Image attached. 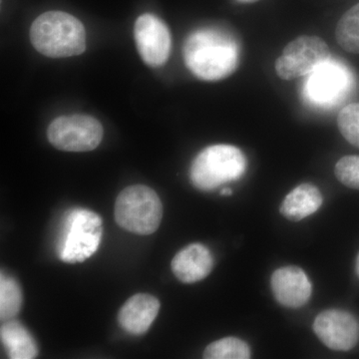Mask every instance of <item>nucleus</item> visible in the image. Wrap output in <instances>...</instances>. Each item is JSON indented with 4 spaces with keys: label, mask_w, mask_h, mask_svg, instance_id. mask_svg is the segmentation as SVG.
I'll return each instance as SVG.
<instances>
[{
    "label": "nucleus",
    "mask_w": 359,
    "mask_h": 359,
    "mask_svg": "<svg viewBox=\"0 0 359 359\" xmlns=\"http://www.w3.org/2000/svg\"><path fill=\"white\" fill-rule=\"evenodd\" d=\"M184 60L196 77L205 81H219L237 70L240 46L237 39L219 28H201L187 37Z\"/></svg>",
    "instance_id": "1"
},
{
    "label": "nucleus",
    "mask_w": 359,
    "mask_h": 359,
    "mask_svg": "<svg viewBox=\"0 0 359 359\" xmlns=\"http://www.w3.org/2000/svg\"><path fill=\"white\" fill-rule=\"evenodd\" d=\"M34 48L51 58L80 55L86 49L81 21L63 11H47L33 21L29 33Z\"/></svg>",
    "instance_id": "2"
},
{
    "label": "nucleus",
    "mask_w": 359,
    "mask_h": 359,
    "mask_svg": "<svg viewBox=\"0 0 359 359\" xmlns=\"http://www.w3.org/2000/svg\"><path fill=\"white\" fill-rule=\"evenodd\" d=\"M247 166L245 155L236 146H209L201 151L191 165V183L198 190L209 192L242 178Z\"/></svg>",
    "instance_id": "3"
},
{
    "label": "nucleus",
    "mask_w": 359,
    "mask_h": 359,
    "mask_svg": "<svg viewBox=\"0 0 359 359\" xmlns=\"http://www.w3.org/2000/svg\"><path fill=\"white\" fill-rule=\"evenodd\" d=\"M59 236V259L82 263L93 256L102 240V219L90 210L76 208L66 214Z\"/></svg>",
    "instance_id": "4"
},
{
    "label": "nucleus",
    "mask_w": 359,
    "mask_h": 359,
    "mask_svg": "<svg viewBox=\"0 0 359 359\" xmlns=\"http://www.w3.org/2000/svg\"><path fill=\"white\" fill-rule=\"evenodd\" d=\"M162 218L163 205L159 196L147 186L127 187L116 199V223L136 235L155 233Z\"/></svg>",
    "instance_id": "5"
},
{
    "label": "nucleus",
    "mask_w": 359,
    "mask_h": 359,
    "mask_svg": "<svg viewBox=\"0 0 359 359\" xmlns=\"http://www.w3.org/2000/svg\"><path fill=\"white\" fill-rule=\"evenodd\" d=\"M351 85V75L346 67L330 58L308 75L302 95L309 105L328 109L346 98Z\"/></svg>",
    "instance_id": "6"
},
{
    "label": "nucleus",
    "mask_w": 359,
    "mask_h": 359,
    "mask_svg": "<svg viewBox=\"0 0 359 359\" xmlns=\"http://www.w3.org/2000/svg\"><path fill=\"white\" fill-rule=\"evenodd\" d=\"M103 127L91 116H61L49 125L47 137L51 145L66 152H88L100 145Z\"/></svg>",
    "instance_id": "7"
},
{
    "label": "nucleus",
    "mask_w": 359,
    "mask_h": 359,
    "mask_svg": "<svg viewBox=\"0 0 359 359\" xmlns=\"http://www.w3.org/2000/svg\"><path fill=\"white\" fill-rule=\"evenodd\" d=\"M330 58L325 40L313 35H302L290 42L276 61V72L283 80L308 76Z\"/></svg>",
    "instance_id": "8"
},
{
    "label": "nucleus",
    "mask_w": 359,
    "mask_h": 359,
    "mask_svg": "<svg viewBox=\"0 0 359 359\" xmlns=\"http://www.w3.org/2000/svg\"><path fill=\"white\" fill-rule=\"evenodd\" d=\"M134 37L139 54L146 65L160 67L171 53L172 40L168 26L154 14H142L134 26Z\"/></svg>",
    "instance_id": "9"
},
{
    "label": "nucleus",
    "mask_w": 359,
    "mask_h": 359,
    "mask_svg": "<svg viewBox=\"0 0 359 359\" xmlns=\"http://www.w3.org/2000/svg\"><path fill=\"white\" fill-rule=\"evenodd\" d=\"M313 332L332 351H348L359 340V323L353 313L342 309L321 311L313 323Z\"/></svg>",
    "instance_id": "10"
},
{
    "label": "nucleus",
    "mask_w": 359,
    "mask_h": 359,
    "mask_svg": "<svg viewBox=\"0 0 359 359\" xmlns=\"http://www.w3.org/2000/svg\"><path fill=\"white\" fill-rule=\"evenodd\" d=\"M271 287L278 304L289 309H299L308 304L313 285L304 269L283 266L276 269L271 278Z\"/></svg>",
    "instance_id": "11"
},
{
    "label": "nucleus",
    "mask_w": 359,
    "mask_h": 359,
    "mask_svg": "<svg viewBox=\"0 0 359 359\" xmlns=\"http://www.w3.org/2000/svg\"><path fill=\"white\" fill-rule=\"evenodd\" d=\"M159 311L158 299L148 294H137L123 304L118 313V323L130 334H144L154 323Z\"/></svg>",
    "instance_id": "12"
},
{
    "label": "nucleus",
    "mask_w": 359,
    "mask_h": 359,
    "mask_svg": "<svg viewBox=\"0 0 359 359\" xmlns=\"http://www.w3.org/2000/svg\"><path fill=\"white\" fill-rule=\"evenodd\" d=\"M171 266L172 271L180 282L198 283L211 273L214 257L211 250L204 245H189L174 257Z\"/></svg>",
    "instance_id": "13"
},
{
    "label": "nucleus",
    "mask_w": 359,
    "mask_h": 359,
    "mask_svg": "<svg viewBox=\"0 0 359 359\" xmlns=\"http://www.w3.org/2000/svg\"><path fill=\"white\" fill-rule=\"evenodd\" d=\"M323 197L313 184H302L287 194L280 205V214L290 221H302L320 210Z\"/></svg>",
    "instance_id": "14"
},
{
    "label": "nucleus",
    "mask_w": 359,
    "mask_h": 359,
    "mask_svg": "<svg viewBox=\"0 0 359 359\" xmlns=\"http://www.w3.org/2000/svg\"><path fill=\"white\" fill-rule=\"evenodd\" d=\"M0 337L9 358L32 359L39 354V347L32 335L14 318L4 321Z\"/></svg>",
    "instance_id": "15"
},
{
    "label": "nucleus",
    "mask_w": 359,
    "mask_h": 359,
    "mask_svg": "<svg viewBox=\"0 0 359 359\" xmlns=\"http://www.w3.org/2000/svg\"><path fill=\"white\" fill-rule=\"evenodd\" d=\"M335 39L344 50L359 54V4L341 16L335 28Z\"/></svg>",
    "instance_id": "16"
},
{
    "label": "nucleus",
    "mask_w": 359,
    "mask_h": 359,
    "mask_svg": "<svg viewBox=\"0 0 359 359\" xmlns=\"http://www.w3.org/2000/svg\"><path fill=\"white\" fill-rule=\"evenodd\" d=\"M22 292L13 276L4 271L0 276V318L2 321L13 320L20 313Z\"/></svg>",
    "instance_id": "17"
},
{
    "label": "nucleus",
    "mask_w": 359,
    "mask_h": 359,
    "mask_svg": "<svg viewBox=\"0 0 359 359\" xmlns=\"http://www.w3.org/2000/svg\"><path fill=\"white\" fill-rule=\"evenodd\" d=\"M252 356L249 344L238 337H224L205 347V359H248Z\"/></svg>",
    "instance_id": "18"
},
{
    "label": "nucleus",
    "mask_w": 359,
    "mask_h": 359,
    "mask_svg": "<svg viewBox=\"0 0 359 359\" xmlns=\"http://www.w3.org/2000/svg\"><path fill=\"white\" fill-rule=\"evenodd\" d=\"M337 126L344 138L359 148V103L349 104L340 110Z\"/></svg>",
    "instance_id": "19"
},
{
    "label": "nucleus",
    "mask_w": 359,
    "mask_h": 359,
    "mask_svg": "<svg viewBox=\"0 0 359 359\" xmlns=\"http://www.w3.org/2000/svg\"><path fill=\"white\" fill-rule=\"evenodd\" d=\"M334 174L340 183L359 190V156H344L337 163Z\"/></svg>",
    "instance_id": "20"
},
{
    "label": "nucleus",
    "mask_w": 359,
    "mask_h": 359,
    "mask_svg": "<svg viewBox=\"0 0 359 359\" xmlns=\"http://www.w3.org/2000/svg\"><path fill=\"white\" fill-rule=\"evenodd\" d=\"M221 194L223 196H231V194H233V191H231L230 188H224L223 190L221 191Z\"/></svg>",
    "instance_id": "21"
},
{
    "label": "nucleus",
    "mask_w": 359,
    "mask_h": 359,
    "mask_svg": "<svg viewBox=\"0 0 359 359\" xmlns=\"http://www.w3.org/2000/svg\"><path fill=\"white\" fill-rule=\"evenodd\" d=\"M356 273H358V276L359 278V254L358 256V259H356Z\"/></svg>",
    "instance_id": "22"
},
{
    "label": "nucleus",
    "mask_w": 359,
    "mask_h": 359,
    "mask_svg": "<svg viewBox=\"0 0 359 359\" xmlns=\"http://www.w3.org/2000/svg\"><path fill=\"white\" fill-rule=\"evenodd\" d=\"M242 1H252V0H242Z\"/></svg>",
    "instance_id": "23"
}]
</instances>
